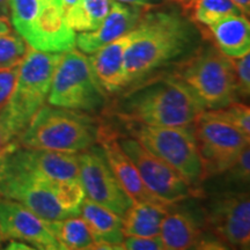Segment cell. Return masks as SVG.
<instances>
[{
  "instance_id": "obj_34",
  "label": "cell",
  "mask_w": 250,
  "mask_h": 250,
  "mask_svg": "<svg viewBox=\"0 0 250 250\" xmlns=\"http://www.w3.org/2000/svg\"><path fill=\"white\" fill-rule=\"evenodd\" d=\"M116 1L123 2V4L127 5L139 6V7H143L145 9H151L159 0H116Z\"/></svg>"
},
{
  "instance_id": "obj_23",
  "label": "cell",
  "mask_w": 250,
  "mask_h": 250,
  "mask_svg": "<svg viewBox=\"0 0 250 250\" xmlns=\"http://www.w3.org/2000/svg\"><path fill=\"white\" fill-rule=\"evenodd\" d=\"M112 0H78L65 11V18L74 33H87L98 28L107 17Z\"/></svg>"
},
{
  "instance_id": "obj_33",
  "label": "cell",
  "mask_w": 250,
  "mask_h": 250,
  "mask_svg": "<svg viewBox=\"0 0 250 250\" xmlns=\"http://www.w3.org/2000/svg\"><path fill=\"white\" fill-rule=\"evenodd\" d=\"M20 65L8 68H0V109L8 102L17 81Z\"/></svg>"
},
{
  "instance_id": "obj_6",
  "label": "cell",
  "mask_w": 250,
  "mask_h": 250,
  "mask_svg": "<svg viewBox=\"0 0 250 250\" xmlns=\"http://www.w3.org/2000/svg\"><path fill=\"white\" fill-rule=\"evenodd\" d=\"M123 125L131 137L201 191L205 175L196 139L195 125Z\"/></svg>"
},
{
  "instance_id": "obj_18",
  "label": "cell",
  "mask_w": 250,
  "mask_h": 250,
  "mask_svg": "<svg viewBox=\"0 0 250 250\" xmlns=\"http://www.w3.org/2000/svg\"><path fill=\"white\" fill-rule=\"evenodd\" d=\"M145 8L112 0L111 7L102 23L93 31L78 33L76 48L85 55H92L118 37L125 35L138 24Z\"/></svg>"
},
{
  "instance_id": "obj_32",
  "label": "cell",
  "mask_w": 250,
  "mask_h": 250,
  "mask_svg": "<svg viewBox=\"0 0 250 250\" xmlns=\"http://www.w3.org/2000/svg\"><path fill=\"white\" fill-rule=\"evenodd\" d=\"M122 249L126 250H165L160 236H125Z\"/></svg>"
},
{
  "instance_id": "obj_39",
  "label": "cell",
  "mask_w": 250,
  "mask_h": 250,
  "mask_svg": "<svg viewBox=\"0 0 250 250\" xmlns=\"http://www.w3.org/2000/svg\"><path fill=\"white\" fill-rule=\"evenodd\" d=\"M78 1V0H61V4L62 6V9H64V12L66 11V9H68L71 7V6H73L76 2Z\"/></svg>"
},
{
  "instance_id": "obj_8",
  "label": "cell",
  "mask_w": 250,
  "mask_h": 250,
  "mask_svg": "<svg viewBox=\"0 0 250 250\" xmlns=\"http://www.w3.org/2000/svg\"><path fill=\"white\" fill-rule=\"evenodd\" d=\"M61 57L62 54L40 51L29 46L21 62L13 92L6 105L24 129L46 103Z\"/></svg>"
},
{
  "instance_id": "obj_40",
  "label": "cell",
  "mask_w": 250,
  "mask_h": 250,
  "mask_svg": "<svg viewBox=\"0 0 250 250\" xmlns=\"http://www.w3.org/2000/svg\"><path fill=\"white\" fill-rule=\"evenodd\" d=\"M2 235H1V232H0V246H1V243H2Z\"/></svg>"
},
{
  "instance_id": "obj_38",
  "label": "cell",
  "mask_w": 250,
  "mask_h": 250,
  "mask_svg": "<svg viewBox=\"0 0 250 250\" xmlns=\"http://www.w3.org/2000/svg\"><path fill=\"white\" fill-rule=\"evenodd\" d=\"M169 1L175 2V4H179L180 6H182V7L186 9H189L190 6L192 5V2L195 1V0H169Z\"/></svg>"
},
{
  "instance_id": "obj_10",
  "label": "cell",
  "mask_w": 250,
  "mask_h": 250,
  "mask_svg": "<svg viewBox=\"0 0 250 250\" xmlns=\"http://www.w3.org/2000/svg\"><path fill=\"white\" fill-rule=\"evenodd\" d=\"M193 125L205 180L224 174L249 146V137L206 110Z\"/></svg>"
},
{
  "instance_id": "obj_9",
  "label": "cell",
  "mask_w": 250,
  "mask_h": 250,
  "mask_svg": "<svg viewBox=\"0 0 250 250\" xmlns=\"http://www.w3.org/2000/svg\"><path fill=\"white\" fill-rule=\"evenodd\" d=\"M117 140L126 153L149 191L162 202L173 205L191 197H198L201 191L189 184L169 165L146 149L130 134H118Z\"/></svg>"
},
{
  "instance_id": "obj_1",
  "label": "cell",
  "mask_w": 250,
  "mask_h": 250,
  "mask_svg": "<svg viewBox=\"0 0 250 250\" xmlns=\"http://www.w3.org/2000/svg\"><path fill=\"white\" fill-rule=\"evenodd\" d=\"M108 109L122 124L189 125L205 109L174 72L155 73L122 89Z\"/></svg>"
},
{
  "instance_id": "obj_26",
  "label": "cell",
  "mask_w": 250,
  "mask_h": 250,
  "mask_svg": "<svg viewBox=\"0 0 250 250\" xmlns=\"http://www.w3.org/2000/svg\"><path fill=\"white\" fill-rule=\"evenodd\" d=\"M44 0H9V21L21 37L24 36L41 11Z\"/></svg>"
},
{
  "instance_id": "obj_36",
  "label": "cell",
  "mask_w": 250,
  "mask_h": 250,
  "mask_svg": "<svg viewBox=\"0 0 250 250\" xmlns=\"http://www.w3.org/2000/svg\"><path fill=\"white\" fill-rule=\"evenodd\" d=\"M11 30H12V26H11V21H9V19L5 17H0V35L9 33Z\"/></svg>"
},
{
  "instance_id": "obj_3",
  "label": "cell",
  "mask_w": 250,
  "mask_h": 250,
  "mask_svg": "<svg viewBox=\"0 0 250 250\" xmlns=\"http://www.w3.org/2000/svg\"><path fill=\"white\" fill-rule=\"evenodd\" d=\"M0 198L26 206L45 220L80 215L86 198L80 180H52L0 155Z\"/></svg>"
},
{
  "instance_id": "obj_4",
  "label": "cell",
  "mask_w": 250,
  "mask_h": 250,
  "mask_svg": "<svg viewBox=\"0 0 250 250\" xmlns=\"http://www.w3.org/2000/svg\"><path fill=\"white\" fill-rule=\"evenodd\" d=\"M101 122L94 115L45 103L20 134L24 147L79 154L98 144Z\"/></svg>"
},
{
  "instance_id": "obj_15",
  "label": "cell",
  "mask_w": 250,
  "mask_h": 250,
  "mask_svg": "<svg viewBox=\"0 0 250 250\" xmlns=\"http://www.w3.org/2000/svg\"><path fill=\"white\" fill-rule=\"evenodd\" d=\"M77 33L68 26L59 2L44 0L41 11L22 39L30 48L62 54L76 48Z\"/></svg>"
},
{
  "instance_id": "obj_14",
  "label": "cell",
  "mask_w": 250,
  "mask_h": 250,
  "mask_svg": "<svg viewBox=\"0 0 250 250\" xmlns=\"http://www.w3.org/2000/svg\"><path fill=\"white\" fill-rule=\"evenodd\" d=\"M208 235L204 217H199L196 212L173 204L165 215L160 226V234L165 249L184 250L192 248H221L224 246L217 237Z\"/></svg>"
},
{
  "instance_id": "obj_24",
  "label": "cell",
  "mask_w": 250,
  "mask_h": 250,
  "mask_svg": "<svg viewBox=\"0 0 250 250\" xmlns=\"http://www.w3.org/2000/svg\"><path fill=\"white\" fill-rule=\"evenodd\" d=\"M49 225L61 249H94L95 241L92 233L86 221L79 215L49 221Z\"/></svg>"
},
{
  "instance_id": "obj_2",
  "label": "cell",
  "mask_w": 250,
  "mask_h": 250,
  "mask_svg": "<svg viewBox=\"0 0 250 250\" xmlns=\"http://www.w3.org/2000/svg\"><path fill=\"white\" fill-rule=\"evenodd\" d=\"M145 11L138 35L125 54L123 89L169 66L190 51L196 40L192 24L179 12Z\"/></svg>"
},
{
  "instance_id": "obj_7",
  "label": "cell",
  "mask_w": 250,
  "mask_h": 250,
  "mask_svg": "<svg viewBox=\"0 0 250 250\" xmlns=\"http://www.w3.org/2000/svg\"><path fill=\"white\" fill-rule=\"evenodd\" d=\"M107 95L94 76L88 55L76 48L62 52L52 77L48 104L94 115L107 107Z\"/></svg>"
},
{
  "instance_id": "obj_21",
  "label": "cell",
  "mask_w": 250,
  "mask_h": 250,
  "mask_svg": "<svg viewBox=\"0 0 250 250\" xmlns=\"http://www.w3.org/2000/svg\"><path fill=\"white\" fill-rule=\"evenodd\" d=\"M208 28L214 46L228 58H240L250 51V23L243 14L226 17Z\"/></svg>"
},
{
  "instance_id": "obj_22",
  "label": "cell",
  "mask_w": 250,
  "mask_h": 250,
  "mask_svg": "<svg viewBox=\"0 0 250 250\" xmlns=\"http://www.w3.org/2000/svg\"><path fill=\"white\" fill-rule=\"evenodd\" d=\"M171 205L132 202L123 217L125 236H158L165 215Z\"/></svg>"
},
{
  "instance_id": "obj_29",
  "label": "cell",
  "mask_w": 250,
  "mask_h": 250,
  "mask_svg": "<svg viewBox=\"0 0 250 250\" xmlns=\"http://www.w3.org/2000/svg\"><path fill=\"white\" fill-rule=\"evenodd\" d=\"M24 127L13 116L7 105L0 109V155L9 147L18 144L20 134Z\"/></svg>"
},
{
  "instance_id": "obj_17",
  "label": "cell",
  "mask_w": 250,
  "mask_h": 250,
  "mask_svg": "<svg viewBox=\"0 0 250 250\" xmlns=\"http://www.w3.org/2000/svg\"><path fill=\"white\" fill-rule=\"evenodd\" d=\"M1 155L15 165L49 179L79 180L78 154L24 147L15 144Z\"/></svg>"
},
{
  "instance_id": "obj_12",
  "label": "cell",
  "mask_w": 250,
  "mask_h": 250,
  "mask_svg": "<svg viewBox=\"0 0 250 250\" xmlns=\"http://www.w3.org/2000/svg\"><path fill=\"white\" fill-rule=\"evenodd\" d=\"M79 180L86 198L123 217L132 201L118 182L101 146L93 145L78 154Z\"/></svg>"
},
{
  "instance_id": "obj_13",
  "label": "cell",
  "mask_w": 250,
  "mask_h": 250,
  "mask_svg": "<svg viewBox=\"0 0 250 250\" xmlns=\"http://www.w3.org/2000/svg\"><path fill=\"white\" fill-rule=\"evenodd\" d=\"M0 232L4 240L21 241L31 248L61 249L50 228L49 220L11 199L0 198Z\"/></svg>"
},
{
  "instance_id": "obj_35",
  "label": "cell",
  "mask_w": 250,
  "mask_h": 250,
  "mask_svg": "<svg viewBox=\"0 0 250 250\" xmlns=\"http://www.w3.org/2000/svg\"><path fill=\"white\" fill-rule=\"evenodd\" d=\"M240 11L242 12V14H245L246 17H248L250 13V0H232Z\"/></svg>"
},
{
  "instance_id": "obj_16",
  "label": "cell",
  "mask_w": 250,
  "mask_h": 250,
  "mask_svg": "<svg viewBox=\"0 0 250 250\" xmlns=\"http://www.w3.org/2000/svg\"><path fill=\"white\" fill-rule=\"evenodd\" d=\"M98 144L101 146L104 152L109 166L112 173L115 174L118 182L127 193L132 202H146L156 203V204H166L158 198L154 193L149 191V189L144 183V181L137 170L136 166L131 161L118 144L117 133L107 123L100 124Z\"/></svg>"
},
{
  "instance_id": "obj_41",
  "label": "cell",
  "mask_w": 250,
  "mask_h": 250,
  "mask_svg": "<svg viewBox=\"0 0 250 250\" xmlns=\"http://www.w3.org/2000/svg\"><path fill=\"white\" fill-rule=\"evenodd\" d=\"M52 1H56V2H59L61 4V0H52ZM62 5V4H61Z\"/></svg>"
},
{
  "instance_id": "obj_30",
  "label": "cell",
  "mask_w": 250,
  "mask_h": 250,
  "mask_svg": "<svg viewBox=\"0 0 250 250\" xmlns=\"http://www.w3.org/2000/svg\"><path fill=\"white\" fill-rule=\"evenodd\" d=\"M235 74L237 99H249L250 94V52L240 58L233 59Z\"/></svg>"
},
{
  "instance_id": "obj_11",
  "label": "cell",
  "mask_w": 250,
  "mask_h": 250,
  "mask_svg": "<svg viewBox=\"0 0 250 250\" xmlns=\"http://www.w3.org/2000/svg\"><path fill=\"white\" fill-rule=\"evenodd\" d=\"M202 212L206 229L224 246L249 249V192L219 193L212 197Z\"/></svg>"
},
{
  "instance_id": "obj_25",
  "label": "cell",
  "mask_w": 250,
  "mask_h": 250,
  "mask_svg": "<svg viewBox=\"0 0 250 250\" xmlns=\"http://www.w3.org/2000/svg\"><path fill=\"white\" fill-rule=\"evenodd\" d=\"M189 9H191L192 20L204 27L211 26L229 15L242 14L232 0H195Z\"/></svg>"
},
{
  "instance_id": "obj_28",
  "label": "cell",
  "mask_w": 250,
  "mask_h": 250,
  "mask_svg": "<svg viewBox=\"0 0 250 250\" xmlns=\"http://www.w3.org/2000/svg\"><path fill=\"white\" fill-rule=\"evenodd\" d=\"M206 111L212 116L220 118L232 126L236 127L250 138V109L245 102L235 101L217 110Z\"/></svg>"
},
{
  "instance_id": "obj_27",
  "label": "cell",
  "mask_w": 250,
  "mask_h": 250,
  "mask_svg": "<svg viewBox=\"0 0 250 250\" xmlns=\"http://www.w3.org/2000/svg\"><path fill=\"white\" fill-rule=\"evenodd\" d=\"M29 45L17 31L0 35V68L20 65L27 55Z\"/></svg>"
},
{
  "instance_id": "obj_19",
  "label": "cell",
  "mask_w": 250,
  "mask_h": 250,
  "mask_svg": "<svg viewBox=\"0 0 250 250\" xmlns=\"http://www.w3.org/2000/svg\"><path fill=\"white\" fill-rule=\"evenodd\" d=\"M138 31L137 24L129 33L102 46L88 57L94 76L107 94H116L123 89L125 54Z\"/></svg>"
},
{
  "instance_id": "obj_20",
  "label": "cell",
  "mask_w": 250,
  "mask_h": 250,
  "mask_svg": "<svg viewBox=\"0 0 250 250\" xmlns=\"http://www.w3.org/2000/svg\"><path fill=\"white\" fill-rule=\"evenodd\" d=\"M80 215L95 241L94 249H122L125 235L121 215L88 198L83 199Z\"/></svg>"
},
{
  "instance_id": "obj_5",
  "label": "cell",
  "mask_w": 250,
  "mask_h": 250,
  "mask_svg": "<svg viewBox=\"0 0 250 250\" xmlns=\"http://www.w3.org/2000/svg\"><path fill=\"white\" fill-rule=\"evenodd\" d=\"M173 72L192 90L205 110H217L239 101L233 59L214 45L198 49Z\"/></svg>"
},
{
  "instance_id": "obj_37",
  "label": "cell",
  "mask_w": 250,
  "mask_h": 250,
  "mask_svg": "<svg viewBox=\"0 0 250 250\" xmlns=\"http://www.w3.org/2000/svg\"><path fill=\"white\" fill-rule=\"evenodd\" d=\"M0 17L9 19V0H0Z\"/></svg>"
},
{
  "instance_id": "obj_31",
  "label": "cell",
  "mask_w": 250,
  "mask_h": 250,
  "mask_svg": "<svg viewBox=\"0 0 250 250\" xmlns=\"http://www.w3.org/2000/svg\"><path fill=\"white\" fill-rule=\"evenodd\" d=\"M227 179L236 184H248L250 177V149L249 146L243 149L228 169L225 171Z\"/></svg>"
}]
</instances>
